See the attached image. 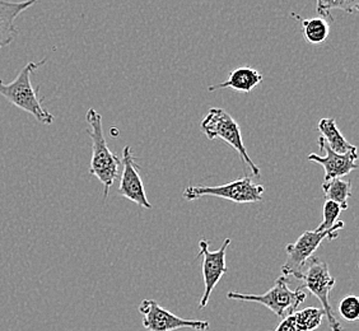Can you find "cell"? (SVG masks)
Instances as JSON below:
<instances>
[{
	"label": "cell",
	"instance_id": "13",
	"mask_svg": "<svg viewBox=\"0 0 359 331\" xmlns=\"http://www.w3.org/2000/svg\"><path fill=\"white\" fill-rule=\"evenodd\" d=\"M264 76L260 72L250 68V67H241L232 70L228 76L227 81L218 83L215 86H210L208 90L215 92L222 88H232V90L241 92V93H250L251 90L263 82Z\"/></svg>",
	"mask_w": 359,
	"mask_h": 331
},
{
	"label": "cell",
	"instance_id": "19",
	"mask_svg": "<svg viewBox=\"0 0 359 331\" xmlns=\"http://www.w3.org/2000/svg\"><path fill=\"white\" fill-rule=\"evenodd\" d=\"M339 313L346 321L354 323L359 318V298L354 295L346 296L339 302Z\"/></svg>",
	"mask_w": 359,
	"mask_h": 331
},
{
	"label": "cell",
	"instance_id": "12",
	"mask_svg": "<svg viewBox=\"0 0 359 331\" xmlns=\"http://www.w3.org/2000/svg\"><path fill=\"white\" fill-rule=\"evenodd\" d=\"M35 3L36 0L22 3L0 1V48L11 45L18 36L20 29L14 25L15 18Z\"/></svg>",
	"mask_w": 359,
	"mask_h": 331
},
{
	"label": "cell",
	"instance_id": "8",
	"mask_svg": "<svg viewBox=\"0 0 359 331\" xmlns=\"http://www.w3.org/2000/svg\"><path fill=\"white\" fill-rule=\"evenodd\" d=\"M142 323L148 331H176L191 329L194 331L209 330V323L203 320H187L176 316L172 312L163 309L154 299H143L139 304Z\"/></svg>",
	"mask_w": 359,
	"mask_h": 331
},
{
	"label": "cell",
	"instance_id": "2",
	"mask_svg": "<svg viewBox=\"0 0 359 331\" xmlns=\"http://www.w3.org/2000/svg\"><path fill=\"white\" fill-rule=\"evenodd\" d=\"M46 59L40 62H29L18 73L15 79L11 83H4L0 79V96L4 97L11 104L18 109L31 114L40 124L50 125L54 121V116L46 109L42 107V100L37 97V88L32 87L31 74L41 68Z\"/></svg>",
	"mask_w": 359,
	"mask_h": 331
},
{
	"label": "cell",
	"instance_id": "17",
	"mask_svg": "<svg viewBox=\"0 0 359 331\" xmlns=\"http://www.w3.org/2000/svg\"><path fill=\"white\" fill-rule=\"evenodd\" d=\"M332 9H341L346 13H355L359 9L358 1L354 0H318L316 12H318L320 18H324L325 21L329 18L330 22H334V17L330 14Z\"/></svg>",
	"mask_w": 359,
	"mask_h": 331
},
{
	"label": "cell",
	"instance_id": "3",
	"mask_svg": "<svg viewBox=\"0 0 359 331\" xmlns=\"http://www.w3.org/2000/svg\"><path fill=\"white\" fill-rule=\"evenodd\" d=\"M307 293L301 287L292 290L288 285L287 276H279L274 285L264 295H243L238 292H229L228 299H236L242 302H257L269 309L278 318H284L297 312L298 306L306 301Z\"/></svg>",
	"mask_w": 359,
	"mask_h": 331
},
{
	"label": "cell",
	"instance_id": "9",
	"mask_svg": "<svg viewBox=\"0 0 359 331\" xmlns=\"http://www.w3.org/2000/svg\"><path fill=\"white\" fill-rule=\"evenodd\" d=\"M231 243V238H226L223 241L219 250L217 251H210L209 250V241L208 240H201L199 242L201 252L196 257H203V278H204V293L201 299V306L199 309L204 310L209 304V298L212 292L215 290V285L219 283L222 276H224L228 271L227 262H226V251Z\"/></svg>",
	"mask_w": 359,
	"mask_h": 331
},
{
	"label": "cell",
	"instance_id": "1",
	"mask_svg": "<svg viewBox=\"0 0 359 331\" xmlns=\"http://www.w3.org/2000/svg\"><path fill=\"white\" fill-rule=\"evenodd\" d=\"M86 120L90 125L88 134L92 139L90 173L101 181L104 185V198L107 199L111 187L115 184V180L118 179L121 161L107 147L102 126V115L95 109H90L87 111Z\"/></svg>",
	"mask_w": 359,
	"mask_h": 331
},
{
	"label": "cell",
	"instance_id": "16",
	"mask_svg": "<svg viewBox=\"0 0 359 331\" xmlns=\"http://www.w3.org/2000/svg\"><path fill=\"white\" fill-rule=\"evenodd\" d=\"M302 23V32H304V39L309 43L312 45H321L327 40L329 34H330V26L327 21L324 18L315 17V18H309L304 20L301 17H297Z\"/></svg>",
	"mask_w": 359,
	"mask_h": 331
},
{
	"label": "cell",
	"instance_id": "14",
	"mask_svg": "<svg viewBox=\"0 0 359 331\" xmlns=\"http://www.w3.org/2000/svg\"><path fill=\"white\" fill-rule=\"evenodd\" d=\"M318 130L321 133V138H324L325 143L337 154H346L357 148L343 137V134L337 126L335 119H321L318 121Z\"/></svg>",
	"mask_w": 359,
	"mask_h": 331
},
{
	"label": "cell",
	"instance_id": "15",
	"mask_svg": "<svg viewBox=\"0 0 359 331\" xmlns=\"http://www.w3.org/2000/svg\"><path fill=\"white\" fill-rule=\"evenodd\" d=\"M326 201L337 203L341 210L348 209V199L352 198V182L343 179L330 180L323 184Z\"/></svg>",
	"mask_w": 359,
	"mask_h": 331
},
{
	"label": "cell",
	"instance_id": "18",
	"mask_svg": "<svg viewBox=\"0 0 359 331\" xmlns=\"http://www.w3.org/2000/svg\"><path fill=\"white\" fill-rule=\"evenodd\" d=\"M298 327L302 331H313L320 327L324 318V311L318 307H307L302 311L293 313Z\"/></svg>",
	"mask_w": 359,
	"mask_h": 331
},
{
	"label": "cell",
	"instance_id": "7",
	"mask_svg": "<svg viewBox=\"0 0 359 331\" xmlns=\"http://www.w3.org/2000/svg\"><path fill=\"white\" fill-rule=\"evenodd\" d=\"M265 187L250 177L235 180L221 187H189L184 190L185 201H196L203 196H215L237 204H252L263 201Z\"/></svg>",
	"mask_w": 359,
	"mask_h": 331
},
{
	"label": "cell",
	"instance_id": "6",
	"mask_svg": "<svg viewBox=\"0 0 359 331\" xmlns=\"http://www.w3.org/2000/svg\"><path fill=\"white\" fill-rule=\"evenodd\" d=\"M343 228H344V222L339 221L327 231H323V232H318L316 229L306 231L298 237L297 241L288 243L285 248L287 262H284L282 266V274L287 278L293 276L298 279L306 264L316 252L320 245L325 240H329V241L335 240L339 236V231H341Z\"/></svg>",
	"mask_w": 359,
	"mask_h": 331
},
{
	"label": "cell",
	"instance_id": "21",
	"mask_svg": "<svg viewBox=\"0 0 359 331\" xmlns=\"http://www.w3.org/2000/svg\"><path fill=\"white\" fill-rule=\"evenodd\" d=\"M274 331H302L298 327L297 321L294 315L292 313L290 316H285L282 320V323L276 326V329Z\"/></svg>",
	"mask_w": 359,
	"mask_h": 331
},
{
	"label": "cell",
	"instance_id": "20",
	"mask_svg": "<svg viewBox=\"0 0 359 331\" xmlns=\"http://www.w3.org/2000/svg\"><path fill=\"white\" fill-rule=\"evenodd\" d=\"M341 212H343L341 208L337 203H332V201H325L324 210H323L324 221L316 228V231L318 232H323V231L330 229L338 221L339 215H340Z\"/></svg>",
	"mask_w": 359,
	"mask_h": 331
},
{
	"label": "cell",
	"instance_id": "10",
	"mask_svg": "<svg viewBox=\"0 0 359 331\" xmlns=\"http://www.w3.org/2000/svg\"><path fill=\"white\" fill-rule=\"evenodd\" d=\"M123 173L120 179L118 193L121 196L135 203L143 209H152V204L147 199L144 184L139 175V168L133 156L132 147L126 145L123 149Z\"/></svg>",
	"mask_w": 359,
	"mask_h": 331
},
{
	"label": "cell",
	"instance_id": "4",
	"mask_svg": "<svg viewBox=\"0 0 359 331\" xmlns=\"http://www.w3.org/2000/svg\"><path fill=\"white\" fill-rule=\"evenodd\" d=\"M201 129L209 140L221 139L231 145L240 154L243 163L249 167L252 175L257 177L260 176V168L250 158L246 147L243 144L240 125L227 111L219 107L210 109L205 118L201 120Z\"/></svg>",
	"mask_w": 359,
	"mask_h": 331
},
{
	"label": "cell",
	"instance_id": "11",
	"mask_svg": "<svg viewBox=\"0 0 359 331\" xmlns=\"http://www.w3.org/2000/svg\"><path fill=\"white\" fill-rule=\"evenodd\" d=\"M318 144L320 149L326 153V156L320 157L318 154L311 153V154H309V161L324 167V182L330 181V180L341 179L354 170H358V163H357L358 149L357 148H354L353 151L346 153V154H337V153L332 152V149L325 143L324 138L320 137Z\"/></svg>",
	"mask_w": 359,
	"mask_h": 331
},
{
	"label": "cell",
	"instance_id": "5",
	"mask_svg": "<svg viewBox=\"0 0 359 331\" xmlns=\"http://www.w3.org/2000/svg\"><path fill=\"white\" fill-rule=\"evenodd\" d=\"M298 279L302 281L301 288L309 290L320 301L323 306L321 310L324 311V316L327 318L329 327L332 331H344L343 325L335 318V313L330 306V293L335 287V279L330 274L329 265L312 256Z\"/></svg>",
	"mask_w": 359,
	"mask_h": 331
}]
</instances>
